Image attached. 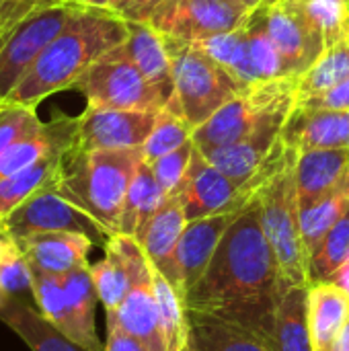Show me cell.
<instances>
[{"instance_id":"cell-1","label":"cell","mask_w":349,"mask_h":351,"mask_svg":"<svg viewBox=\"0 0 349 351\" xmlns=\"http://www.w3.org/2000/svg\"><path fill=\"white\" fill-rule=\"evenodd\" d=\"M284 290L255 197L226 230L208 269L183 302L187 313L243 329L274 348L276 311Z\"/></svg>"},{"instance_id":"cell-2","label":"cell","mask_w":349,"mask_h":351,"mask_svg":"<svg viewBox=\"0 0 349 351\" xmlns=\"http://www.w3.org/2000/svg\"><path fill=\"white\" fill-rule=\"evenodd\" d=\"M128 39V23L109 8L78 4L62 33L43 49L4 103L37 109L47 97L74 88L76 80L109 49Z\"/></svg>"},{"instance_id":"cell-3","label":"cell","mask_w":349,"mask_h":351,"mask_svg":"<svg viewBox=\"0 0 349 351\" xmlns=\"http://www.w3.org/2000/svg\"><path fill=\"white\" fill-rule=\"evenodd\" d=\"M144 162L142 148L76 150L62 162L56 189L86 212L109 237L119 232V218L130 183Z\"/></svg>"},{"instance_id":"cell-4","label":"cell","mask_w":349,"mask_h":351,"mask_svg":"<svg viewBox=\"0 0 349 351\" xmlns=\"http://www.w3.org/2000/svg\"><path fill=\"white\" fill-rule=\"evenodd\" d=\"M165 41L173 66V93L169 99L181 109L193 130L249 86L195 43L169 35H165Z\"/></svg>"},{"instance_id":"cell-5","label":"cell","mask_w":349,"mask_h":351,"mask_svg":"<svg viewBox=\"0 0 349 351\" xmlns=\"http://www.w3.org/2000/svg\"><path fill=\"white\" fill-rule=\"evenodd\" d=\"M298 76L249 84L239 97L220 107L206 123L193 130V144L204 154L234 144L257 130L265 119L292 113L296 105Z\"/></svg>"},{"instance_id":"cell-6","label":"cell","mask_w":349,"mask_h":351,"mask_svg":"<svg viewBox=\"0 0 349 351\" xmlns=\"http://www.w3.org/2000/svg\"><path fill=\"white\" fill-rule=\"evenodd\" d=\"M261 226L278 261L284 288L309 286V253L300 230L296 160L280 171L259 193Z\"/></svg>"},{"instance_id":"cell-7","label":"cell","mask_w":349,"mask_h":351,"mask_svg":"<svg viewBox=\"0 0 349 351\" xmlns=\"http://www.w3.org/2000/svg\"><path fill=\"white\" fill-rule=\"evenodd\" d=\"M74 88L84 95L86 105L113 109L160 111L171 97L144 78L121 45L103 53L76 80Z\"/></svg>"},{"instance_id":"cell-8","label":"cell","mask_w":349,"mask_h":351,"mask_svg":"<svg viewBox=\"0 0 349 351\" xmlns=\"http://www.w3.org/2000/svg\"><path fill=\"white\" fill-rule=\"evenodd\" d=\"M78 4L51 0L25 16L0 49V93L2 99L23 80L43 49L62 33Z\"/></svg>"},{"instance_id":"cell-9","label":"cell","mask_w":349,"mask_h":351,"mask_svg":"<svg viewBox=\"0 0 349 351\" xmlns=\"http://www.w3.org/2000/svg\"><path fill=\"white\" fill-rule=\"evenodd\" d=\"M253 8L241 0H163L148 23L163 35L197 43L239 29Z\"/></svg>"},{"instance_id":"cell-10","label":"cell","mask_w":349,"mask_h":351,"mask_svg":"<svg viewBox=\"0 0 349 351\" xmlns=\"http://www.w3.org/2000/svg\"><path fill=\"white\" fill-rule=\"evenodd\" d=\"M0 230L12 239H25L41 232H80L93 239L95 245L105 247L109 234L78 206L68 202L58 189L47 187L19 206L2 224Z\"/></svg>"},{"instance_id":"cell-11","label":"cell","mask_w":349,"mask_h":351,"mask_svg":"<svg viewBox=\"0 0 349 351\" xmlns=\"http://www.w3.org/2000/svg\"><path fill=\"white\" fill-rule=\"evenodd\" d=\"M265 21L288 76H302L327 49L306 0H265Z\"/></svg>"},{"instance_id":"cell-12","label":"cell","mask_w":349,"mask_h":351,"mask_svg":"<svg viewBox=\"0 0 349 351\" xmlns=\"http://www.w3.org/2000/svg\"><path fill=\"white\" fill-rule=\"evenodd\" d=\"M158 111L113 109L86 105L78 115L76 150H123L142 148L154 130Z\"/></svg>"},{"instance_id":"cell-13","label":"cell","mask_w":349,"mask_h":351,"mask_svg":"<svg viewBox=\"0 0 349 351\" xmlns=\"http://www.w3.org/2000/svg\"><path fill=\"white\" fill-rule=\"evenodd\" d=\"M239 214L241 212H222L187 222L171 261L160 269V274L177 288L183 300L208 269L220 241Z\"/></svg>"},{"instance_id":"cell-14","label":"cell","mask_w":349,"mask_h":351,"mask_svg":"<svg viewBox=\"0 0 349 351\" xmlns=\"http://www.w3.org/2000/svg\"><path fill=\"white\" fill-rule=\"evenodd\" d=\"M103 249L105 257L91 265V278L105 313H115L128 296L134 280L150 271L152 263L134 237L113 234Z\"/></svg>"},{"instance_id":"cell-15","label":"cell","mask_w":349,"mask_h":351,"mask_svg":"<svg viewBox=\"0 0 349 351\" xmlns=\"http://www.w3.org/2000/svg\"><path fill=\"white\" fill-rule=\"evenodd\" d=\"M290 113H280L265 119L257 130H253L247 138L206 152L204 156L224 175L234 179L237 183H247L253 179L269 160L276 144L282 138L284 123Z\"/></svg>"},{"instance_id":"cell-16","label":"cell","mask_w":349,"mask_h":351,"mask_svg":"<svg viewBox=\"0 0 349 351\" xmlns=\"http://www.w3.org/2000/svg\"><path fill=\"white\" fill-rule=\"evenodd\" d=\"M282 140L296 152L317 148H348L349 109L294 105L284 123Z\"/></svg>"},{"instance_id":"cell-17","label":"cell","mask_w":349,"mask_h":351,"mask_svg":"<svg viewBox=\"0 0 349 351\" xmlns=\"http://www.w3.org/2000/svg\"><path fill=\"white\" fill-rule=\"evenodd\" d=\"M76 130H78V117L58 115L49 121H43L39 130L14 142L0 156V181L49 156L68 154L74 148Z\"/></svg>"},{"instance_id":"cell-18","label":"cell","mask_w":349,"mask_h":351,"mask_svg":"<svg viewBox=\"0 0 349 351\" xmlns=\"http://www.w3.org/2000/svg\"><path fill=\"white\" fill-rule=\"evenodd\" d=\"M21 249L35 274L66 276L78 267H86L93 239L80 232H41L19 239Z\"/></svg>"},{"instance_id":"cell-19","label":"cell","mask_w":349,"mask_h":351,"mask_svg":"<svg viewBox=\"0 0 349 351\" xmlns=\"http://www.w3.org/2000/svg\"><path fill=\"white\" fill-rule=\"evenodd\" d=\"M346 185H349L348 148H317L298 152L296 187L300 208L311 206Z\"/></svg>"},{"instance_id":"cell-20","label":"cell","mask_w":349,"mask_h":351,"mask_svg":"<svg viewBox=\"0 0 349 351\" xmlns=\"http://www.w3.org/2000/svg\"><path fill=\"white\" fill-rule=\"evenodd\" d=\"M152 271L154 267H150V271L136 278L121 306L115 313H107V315H111L125 333H130L140 343H144L148 351H167V343L160 329L158 306L152 290Z\"/></svg>"},{"instance_id":"cell-21","label":"cell","mask_w":349,"mask_h":351,"mask_svg":"<svg viewBox=\"0 0 349 351\" xmlns=\"http://www.w3.org/2000/svg\"><path fill=\"white\" fill-rule=\"evenodd\" d=\"M121 47L150 84L167 95L173 93V66L160 31L150 23H128V39Z\"/></svg>"},{"instance_id":"cell-22","label":"cell","mask_w":349,"mask_h":351,"mask_svg":"<svg viewBox=\"0 0 349 351\" xmlns=\"http://www.w3.org/2000/svg\"><path fill=\"white\" fill-rule=\"evenodd\" d=\"M348 315L349 296L337 284H309V325L315 351H331Z\"/></svg>"},{"instance_id":"cell-23","label":"cell","mask_w":349,"mask_h":351,"mask_svg":"<svg viewBox=\"0 0 349 351\" xmlns=\"http://www.w3.org/2000/svg\"><path fill=\"white\" fill-rule=\"evenodd\" d=\"M0 321L14 331L31 351H86L49 325L25 298H8L0 311Z\"/></svg>"},{"instance_id":"cell-24","label":"cell","mask_w":349,"mask_h":351,"mask_svg":"<svg viewBox=\"0 0 349 351\" xmlns=\"http://www.w3.org/2000/svg\"><path fill=\"white\" fill-rule=\"evenodd\" d=\"M274 350L315 351L309 325V286H290L282 292L274 323Z\"/></svg>"},{"instance_id":"cell-25","label":"cell","mask_w":349,"mask_h":351,"mask_svg":"<svg viewBox=\"0 0 349 351\" xmlns=\"http://www.w3.org/2000/svg\"><path fill=\"white\" fill-rule=\"evenodd\" d=\"M167 193L160 187V183L156 181L152 167L144 160L125 195L123 202V210H121V218H119V232L117 234H125V237H134L136 241H140L142 232L146 230L148 222L152 220V216L158 212V208L165 204Z\"/></svg>"},{"instance_id":"cell-26","label":"cell","mask_w":349,"mask_h":351,"mask_svg":"<svg viewBox=\"0 0 349 351\" xmlns=\"http://www.w3.org/2000/svg\"><path fill=\"white\" fill-rule=\"evenodd\" d=\"M245 41H247V84L267 82L288 76L284 60L267 31L265 0L259 6H255L251 16L247 19Z\"/></svg>"},{"instance_id":"cell-27","label":"cell","mask_w":349,"mask_h":351,"mask_svg":"<svg viewBox=\"0 0 349 351\" xmlns=\"http://www.w3.org/2000/svg\"><path fill=\"white\" fill-rule=\"evenodd\" d=\"M185 226L187 216L179 197H167L138 241L154 269L160 271L171 261Z\"/></svg>"},{"instance_id":"cell-28","label":"cell","mask_w":349,"mask_h":351,"mask_svg":"<svg viewBox=\"0 0 349 351\" xmlns=\"http://www.w3.org/2000/svg\"><path fill=\"white\" fill-rule=\"evenodd\" d=\"M64 288L68 296L70 315L74 321V331H76L74 343H78L86 351H105V346L97 337V327H95V311H97L99 296L91 278V265L66 274Z\"/></svg>"},{"instance_id":"cell-29","label":"cell","mask_w":349,"mask_h":351,"mask_svg":"<svg viewBox=\"0 0 349 351\" xmlns=\"http://www.w3.org/2000/svg\"><path fill=\"white\" fill-rule=\"evenodd\" d=\"M66 154L49 156L21 173H14L0 181V224L29 197L39 193L41 189L53 187L60 179L62 162Z\"/></svg>"},{"instance_id":"cell-30","label":"cell","mask_w":349,"mask_h":351,"mask_svg":"<svg viewBox=\"0 0 349 351\" xmlns=\"http://www.w3.org/2000/svg\"><path fill=\"white\" fill-rule=\"evenodd\" d=\"M187 317L189 343L195 351H276L267 341L243 329L193 313H187Z\"/></svg>"},{"instance_id":"cell-31","label":"cell","mask_w":349,"mask_h":351,"mask_svg":"<svg viewBox=\"0 0 349 351\" xmlns=\"http://www.w3.org/2000/svg\"><path fill=\"white\" fill-rule=\"evenodd\" d=\"M152 290L167 351H181L189 343V317L185 302L177 288L156 269L152 271Z\"/></svg>"},{"instance_id":"cell-32","label":"cell","mask_w":349,"mask_h":351,"mask_svg":"<svg viewBox=\"0 0 349 351\" xmlns=\"http://www.w3.org/2000/svg\"><path fill=\"white\" fill-rule=\"evenodd\" d=\"M349 208V185L331 191L311 206L300 208V230L309 257L319 249L329 230L339 222Z\"/></svg>"},{"instance_id":"cell-33","label":"cell","mask_w":349,"mask_h":351,"mask_svg":"<svg viewBox=\"0 0 349 351\" xmlns=\"http://www.w3.org/2000/svg\"><path fill=\"white\" fill-rule=\"evenodd\" d=\"M349 78V41L331 45L323 51V56L302 74L298 76L296 103L309 101Z\"/></svg>"},{"instance_id":"cell-34","label":"cell","mask_w":349,"mask_h":351,"mask_svg":"<svg viewBox=\"0 0 349 351\" xmlns=\"http://www.w3.org/2000/svg\"><path fill=\"white\" fill-rule=\"evenodd\" d=\"M31 296L35 300V308L39 315L62 331L68 339H76L74 321L68 306V296L64 288V276H49V274H35L33 271V290Z\"/></svg>"},{"instance_id":"cell-35","label":"cell","mask_w":349,"mask_h":351,"mask_svg":"<svg viewBox=\"0 0 349 351\" xmlns=\"http://www.w3.org/2000/svg\"><path fill=\"white\" fill-rule=\"evenodd\" d=\"M191 136H193V125L183 117L181 109L169 99L167 105L158 111L154 130L150 132L148 140L142 146L144 160L152 162V160L177 150L179 146L189 142Z\"/></svg>"},{"instance_id":"cell-36","label":"cell","mask_w":349,"mask_h":351,"mask_svg":"<svg viewBox=\"0 0 349 351\" xmlns=\"http://www.w3.org/2000/svg\"><path fill=\"white\" fill-rule=\"evenodd\" d=\"M349 261V208L309 257V284L331 282Z\"/></svg>"},{"instance_id":"cell-37","label":"cell","mask_w":349,"mask_h":351,"mask_svg":"<svg viewBox=\"0 0 349 351\" xmlns=\"http://www.w3.org/2000/svg\"><path fill=\"white\" fill-rule=\"evenodd\" d=\"M0 286L8 298H23L33 290V269L19 241L0 230Z\"/></svg>"},{"instance_id":"cell-38","label":"cell","mask_w":349,"mask_h":351,"mask_svg":"<svg viewBox=\"0 0 349 351\" xmlns=\"http://www.w3.org/2000/svg\"><path fill=\"white\" fill-rule=\"evenodd\" d=\"M247 23V21H245ZM218 64L228 68L234 76H239L247 84V41H245V25L234 31L204 39L195 43Z\"/></svg>"},{"instance_id":"cell-39","label":"cell","mask_w":349,"mask_h":351,"mask_svg":"<svg viewBox=\"0 0 349 351\" xmlns=\"http://www.w3.org/2000/svg\"><path fill=\"white\" fill-rule=\"evenodd\" d=\"M306 6L327 47L349 41V0H306Z\"/></svg>"},{"instance_id":"cell-40","label":"cell","mask_w":349,"mask_h":351,"mask_svg":"<svg viewBox=\"0 0 349 351\" xmlns=\"http://www.w3.org/2000/svg\"><path fill=\"white\" fill-rule=\"evenodd\" d=\"M193 150H195V144H193V140H189L183 146H179L177 150L148 162L152 167V173H154L156 181L165 189L167 197L179 195V191L183 187V181L187 177V171L191 167Z\"/></svg>"},{"instance_id":"cell-41","label":"cell","mask_w":349,"mask_h":351,"mask_svg":"<svg viewBox=\"0 0 349 351\" xmlns=\"http://www.w3.org/2000/svg\"><path fill=\"white\" fill-rule=\"evenodd\" d=\"M43 121L37 115V109L14 105V103H0V156L21 138L39 130Z\"/></svg>"},{"instance_id":"cell-42","label":"cell","mask_w":349,"mask_h":351,"mask_svg":"<svg viewBox=\"0 0 349 351\" xmlns=\"http://www.w3.org/2000/svg\"><path fill=\"white\" fill-rule=\"evenodd\" d=\"M47 2L51 0H4L0 4V49L4 41L10 37V33L14 31V27L33 10H37ZM0 103H2V93H0Z\"/></svg>"},{"instance_id":"cell-43","label":"cell","mask_w":349,"mask_h":351,"mask_svg":"<svg viewBox=\"0 0 349 351\" xmlns=\"http://www.w3.org/2000/svg\"><path fill=\"white\" fill-rule=\"evenodd\" d=\"M163 0H111L109 10L128 23H148Z\"/></svg>"},{"instance_id":"cell-44","label":"cell","mask_w":349,"mask_h":351,"mask_svg":"<svg viewBox=\"0 0 349 351\" xmlns=\"http://www.w3.org/2000/svg\"><path fill=\"white\" fill-rule=\"evenodd\" d=\"M105 351H148L144 343H140L136 337L125 333L119 323L107 315V341H105Z\"/></svg>"},{"instance_id":"cell-45","label":"cell","mask_w":349,"mask_h":351,"mask_svg":"<svg viewBox=\"0 0 349 351\" xmlns=\"http://www.w3.org/2000/svg\"><path fill=\"white\" fill-rule=\"evenodd\" d=\"M296 105H306V107H325V109H349V78L346 82L309 99Z\"/></svg>"},{"instance_id":"cell-46","label":"cell","mask_w":349,"mask_h":351,"mask_svg":"<svg viewBox=\"0 0 349 351\" xmlns=\"http://www.w3.org/2000/svg\"><path fill=\"white\" fill-rule=\"evenodd\" d=\"M331 351H349V315L348 321L344 323V327H341V331H339V335L335 339V343H333V348H331Z\"/></svg>"},{"instance_id":"cell-47","label":"cell","mask_w":349,"mask_h":351,"mask_svg":"<svg viewBox=\"0 0 349 351\" xmlns=\"http://www.w3.org/2000/svg\"><path fill=\"white\" fill-rule=\"evenodd\" d=\"M331 282H333V284H337V286H339V288H341V290H344V292L349 296V261L344 265V267H341V269H339V271H337V276H335Z\"/></svg>"},{"instance_id":"cell-48","label":"cell","mask_w":349,"mask_h":351,"mask_svg":"<svg viewBox=\"0 0 349 351\" xmlns=\"http://www.w3.org/2000/svg\"><path fill=\"white\" fill-rule=\"evenodd\" d=\"M74 2L82 6H91V8H109L111 0H74Z\"/></svg>"},{"instance_id":"cell-49","label":"cell","mask_w":349,"mask_h":351,"mask_svg":"<svg viewBox=\"0 0 349 351\" xmlns=\"http://www.w3.org/2000/svg\"><path fill=\"white\" fill-rule=\"evenodd\" d=\"M8 302V296H6V292L2 290V286H0V311L4 308V304Z\"/></svg>"},{"instance_id":"cell-50","label":"cell","mask_w":349,"mask_h":351,"mask_svg":"<svg viewBox=\"0 0 349 351\" xmlns=\"http://www.w3.org/2000/svg\"><path fill=\"white\" fill-rule=\"evenodd\" d=\"M241 2H245V4H249V6H259L263 0H241Z\"/></svg>"},{"instance_id":"cell-51","label":"cell","mask_w":349,"mask_h":351,"mask_svg":"<svg viewBox=\"0 0 349 351\" xmlns=\"http://www.w3.org/2000/svg\"><path fill=\"white\" fill-rule=\"evenodd\" d=\"M181 351H195V350H193V346H191V343H187V346H185Z\"/></svg>"},{"instance_id":"cell-52","label":"cell","mask_w":349,"mask_h":351,"mask_svg":"<svg viewBox=\"0 0 349 351\" xmlns=\"http://www.w3.org/2000/svg\"><path fill=\"white\" fill-rule=\"evenodd\" d=\"M68 2H74V0H68Z\"/></svg>"},{"instance_id":"cell-53","label":"cell","mask_w":349,"mask_h":351,"mask_svg":"<svg viewBox=\"0 0 349 351\" xmlns=\"http://www.w3.org/2000/svg\"><path fill=\"white\" fill-rule=\"evenodd\" d=\"M2 2H4V0H0V4H2Z\"/></svg>"},{"instance_id":"cell-54","label":"cell","mask_w":349,"mask_h":351,"mask_svg":"<svg viewBox=\"0 0 349 351\" xmlns=\"http://www.w3.org/2000/svg\"><path fill=\"white\" fill-rule=\"evenodd\" d=\"M348 150H349V144H348Z\"/></svg>"}]
</instances>
